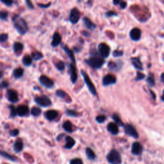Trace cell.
I'll list each match as a JSON object with an SVG mask.
<instances>
[{"label":"cell","instance_id":"obj_1","mask_svg":"<svg viewBox=\"0 0 164 164\" xmlns=\"http://www.w3.org/2000/svg\"><path fill=\"white\" fill-rule=\"evenodd\" d=\"M12 22L15 28L21 35H24L28 32V28L27 23L19 15H15L13 17Z\"/></svg>","mask_w":164,"mask_h":164},{"label":"cell","instance_id":"obj_2","mask_svg":"<svg viewBox=\"0 0 164 164\" xmlns=\"http://www.w3.org/2000/svg\"><path fill=\"white\" fill-rule=\"evenodd\" d=\"M85 62L91 68L94 69H99L105 64V60L99 55H93L87 60H85Z\"/></svg>","mask_w":164,"mask_h":164},{"label":"cell","instance_id":"obj_3","mask_svg":"<svg viewBox=\"0 0 164 164\" xmlns=\"http://www.w3.org/2000/svg\"><path fill=\"white\" fill-rule=\"evenodd\" d=\"M106 160L109 164H121L122 157L120 153L116 149H112L107 154Z\"/></svg>","mask_w":164,"mask_h":164},{"label":"cell","instance_id":"obj_4","mask_svg":"<svg viewBox=\"0 0 164 164\" xmlns=\"http://www.w3.org/2000/svg\"><path fill=\"white\" fill-rule=\"evenodd\" d=\"M81 74L82 75L83 80L85 81V83L87 85V87H88L90 92L93 95V96H97V91L96 88H95V86L93 84L92 82L91 81L89 76L88 75L87 73H86V72L83 70H81Z\"/></svg>","mask_w":164,"mask_h":164},{"label":"cell","instance_id":"obj_5","mask_svg":"<svg viewBox=\"0 0 164 164\" xmlns=\"http://www.w3.org/2000/svg\"><path fill=\"white\" fill-rule=\"evenodd\" d=\"M124 133L126 135L133 137L135 139H138L139 138V135L136 129L130 124H124Z\"/></svg>","mask_w":164,"mask_h":164},{"label":"cell","instance_id":"obj_6","mask_svg":"<svg viewBox=\"0 0 164 164\" xmlns=\"http://www.w3.org/2000/svg\"><path fill=\"white\" fill-rule=\"evenodd\" d=\"M35 102L41 107H48L52 105V102H51L49 98L45 96V95L36 98Z\"/></svg>","mask_w":164,"mask_h":164},{"label":"cell","instance_id":"obj_7","mask_svg":"<svg viewBox=\"0 0 164 164\" xmlns=\"http://www.w3.org/2000/svg\"><path fill=\"white\" fill-rule=\"evenodd\" d=\"M98 51L103 58H108L110 54V48L105 43H101L98 46Z\"/></svg>","mask_w":164,"mask_h":164},{"label":"cell","instance_id":"obj_8","mask_svg":"<svg viewBox=\"0 0 164 164\" xmlns=\"http://www.w3.org/2000/svg\"><path fill=\"white\" fill-rule=\"evenodd\" d=\"M39 82L41 85L46 89H51L54 87V82L53 80L44 75H42L39 77Z\"/></svg>","mask_w":164,"mask_h":164},{"label":"cell","instance_id":"obj_9","mask_svg":"<svg viewBox=\"0 0 164 164\" xmlns=\"http://www.w3.org/2000/svg\"><path fill=\"white\" fill-rule=\"evenodd\" d=\"M80 18H81V14L80 11L78 9V8H74L73 9H71L69 15V21L72 24H76L79 21Z\"/></svg>","mask_w":164,"mask_h":164},{"label":"cell","instance_id":"obj_10","mask_svg":"<svg viewBox=\"0 0 164 164\" xmlns=\"http://www.w3.org/2000/svg\"><path fill=\"white\" fill-rule=\"evenodd\" d=\"M143 146L140 142H135L132 145L131 153L133 155H135V156H140L143 152Z\"/></svg>","mask_w":164,"mask_h":164},{"label":"cell","instance_id":"obj_11","mask_svg":"<svg viewBox=\"0 0 164 164\" xmlns=\"http://www.w3.org/2000/svg\"><path fill=\"white\" fill-rule=\"evenodd\" d=\"M117 79L115 76L112 74H107L103 78L102 84L104 87H107V86L114 85L116 83Z\"/></svg>","mask_w":164,"mask_h":164},{"label":"cell","instance_id":"obj_12","mask_svg":"<svg viewBox=\"0 0 164 164\" xmlns=\"http://www.w3.org/2000/svg\"><path fill=\"white\" fill-rule=\"evenodd\" d=\"M6 96L8 101H11V103H15L19 101L18 92L13 89H10L7 91Z\"/></svg>","mask_w":164,"mask_h":164},{"label":"cell","instance_id":"obj_13","mask_svg":"<svg viewBox=\"0 0 164 164\" xmlns=\"http://www.w3.org/2000/svg\"><path fill=\"white\" fill-rule=\"evenodd\" d=\"M141 31L139 28H133L129 32V37L133 41H139L141 37Z\"/></svg>","mask_w":164,"mask_h":164},{"label":"cell","instance_id":"obj_14","mask_svg":"<svg viewBox=\"0 0 164 164\" xmlns=\"http://www.w3.org/2000/svg\"><path fill=\"white\" fill-rule=\"evenodd\" d=\"M65 144L64 145V148L65 149H71L74 148V146L76 145L75 140L70 136L65 137Z\"/></svg>","mask_w":164,"mask_h":164},{"label":"cell","instance_id":"obj_15","mask_svg":"<svg viewBox=\"0 0 164 164\" xmlns=\"http://www.w3.org/2000/svg\"><path fill=\"white\" fill-rule=\"evenodd\" d=\"M58 111L55 110H50L45 112L44 116L45 118L48 120L49 121H52L58 117Z\"/></svg>","mask_w":164,"mask_h":164},{"label":"cell","instance_id":"obj_16","mask_svg":"<svg viewBox=\"0 0 164 164\" xmlns=\"http://www.w3.org/2000/svg\"><path fill=\"white\" fill-rule=\"evenodd\" d=\"M16 112L17 115H18L20 117H24L28 115L29 112V108L26 105H20L17 108Z\"/></svg>","mask_w":164,"mask_h":164},{"label":"cell","instance_id":"obj_17","mask_svg":"<svg viewBox=\"0 0 164 164\" xmlns=\"http://www.w3.org/2000/svg\"><path fill=\"white\" fill-rule=\"evenodd\" d=\"M131 60H132V65L135 69H137L139 70V71L144 70L143 64L139 57H132L131 58Z\"/></svg>","mask_w":164,"mask_h":164},{"label":"cell","instance_id":"obj_18","mask_svg":"<svg viewBox=\"0 0 164 164\" xmlns=\"http://www.w3.org/2000/svg\"><path fill=\"white\" fill-rule=\"evenodd\" d=\"M107 130L113 135H117L119 133V127L114 123H110L107 125Z\"/></svg>","mask_w":164,"mask_h":164},{"label":"cell","instance_id":"obj_19","mask_svg":"<svg viewBox=\"0 0 164 164\" xmlns=\"http://www.w3.org/2000/svg\"><path fill=\"white\" fill-rule=\"evenodd\" d=\"M62 41V37L60 36V35L59 34L58 32H55L54 33V35L53 36V38H52V41H51V45L53 47H57L58 45L60 44V43H61Z\"/></svg>","mask_w":164,"mask_h":164},{"label":"cell","instance_id":"obj_20","mask_svg":"<svg viewBox=\"0 0 164 164\" xmlns=\"http://www.w3.org/2000/svg\"><path fill=\"white\" fill-rule=\"evenodd\" d=\"M69 74L71 77V81L73 84H74L78 79V74L76 73V67L72 64L69 65Z\"/></svg>","mask_w":164,"mask_h":164},{"label":"cell","instance_id":"obj_21","mask_svg":"<svg viewBox=\"0 0 164 164\" xmlns=\"http://www.w3.org/2000/svg\"><path fill=\"white\" fill-rule=\"evenodd\" d=\"M85 155L87 158L90 161H94L96 159L97 156L94 151L90 148H86L85 149Z\"/></svg>","mask_w":164,"mask_h":164},{"label":"cell","instance_id":"obj_22","mask_svg":"<svg viewBox=\"0 0 164 164\" xmlns=\"http://www.w3.org/2000/svg\"><path fill=\"white\" fill-rule=\"evenodd\" d=\"M14 149L16 153H20L23 149V142L21 139H19L17 140L14 144Z\"/></svg>","mask_w":164,"mask_h":164},{"label":"cell","instance_id":"obj_23","mask_svg":"<svg viewBox=\"0 0 164 164\" xmlns=\"http://www.w3.org/2000/svg\"><path fill=\"white\" fill-rule=\"evenodd\" d=\"M62 48L64 50L65 53L68 55V57H69V58L71 60V62L74 64H75V63H76V60H75V58H74V53H73V51L71 49H70L67 46H63Z\"/></svg>","mask_w":164,"mask_h":164},{"label":"cell","instance_id":"obj_24","mask_svg":"<svg viewBox=\"0 0 164 164\" xmlns=\"http://www.w3.org/2000/svg\"><path fill=\"white\" fill-rule=\"evenodd\" d=\"M83 24L85 25V27L87 28V29L90 30H94L95 28H96V26L95 25L89 18H84L83 19Z\"/></svg>","mask_w":164,"mask_h":164},{"label":"cell","instance_id":"obj_25","mask_svg":"<svg viewBox=\"0 0 164 164\" xmlns=\"http://www.w3.org/2000/svg\"><path fill=\"white\" fill-rule=\"evenodd\" d=\"M23 45L21 44V42H15L14 46H13V49L14 52L16 55H19L22 53V51L23 50Z\"/></svg>","mask_w":164,"mask_h":164},{"label":"cell","instance_id":"obj_26","mask_svg":"<svg viewBox=\"0 0 164 164\" xmlns=\"http://www.w3.org/2000/svg\"><path fill=\"white\" fill-rule=\"evenodd\" d=\"M62 128L64 130L67 132L71 133L73 132V124L72 123L69 121V120H66L65 121L62 125Z\"/></svg>","mask_w":164,"mask_h":164},{"label":"cell","instance_id":"obj_27","mask_svg":"<svg viewBox=\"0 0 164 164\" xmlns=\"http://www.w3.org/2000/svg\"><path fill=\"white\" fill-rule=\"evenodd\" d=\"M0 156H2V157L9 160L12 162H15L18 160V158H17L15 156H13V155H11L10 154H8V153H6L5 151H0Z\"/></svg>","mask_w":164,"mask_h":164},{"label":"cell","instance_id":"obj_28","mask_svg":"<svg viewBox=\"0 0 164 164\" xmlns=\"http://www.w3.org/2000/svg\"><path fill=\"white\" fill-rule=\"evenodd\" d=\"M146 82L150 86V87H154L155 85V78L153 74L152 73L149 74L148 78H147Z\"/></svg>","mask_w":164,"mask_h":164},{"label":"cell","instance_id":"obj_29","mask_svg":"<svg viewBox=\"0 0 164 164\" xmlns=\"http://www.w3.org/2000/svg\"><path fill=\"white\" fill-rule=\"evenodd\" d=\"M108 66L109 69H110L111 71H117L119 69V67L120 68L121 67V65H119V63L114 62H112V61H110L108 63Z\"/></svg>","mask_w":164,"mask_h":164},{"label":"cell","instance_id":"obj_30","mask_svg":"<svg viewBox=\"0 0 164 164\" xmlns=\"http://www.w3.org/2000/svg\"><path fill=\"white\" fill-rule=\"evenodd\" d=\"M112 119H113L114 120V123H116L117 126H121V127L124 126V124L123 122L122 121V120L120 119V118L119 117V116L117 114H113V116H112Z\"/></svg>","mask_w":164,"mask_h":164},{"label":"cell","instance_id":"obj_31","mask_svg":"<svg viewBox=\"0 0 164 164\" xmlns=\"http://www.w3.org/2000/svg\"><path fill=\"white\" fill-rule=\"evenodd\" d=\"M23 64L24 65L28 67L32 65V58L29 55H25L23 58Z\"/></svg>","mask_w":164,"mask_h":164},{"label":"cell","instance_id":"obj_32","mask_svg":"<svg viewBox=\"0 0 164 164\" xmlns=\"http://www.w3.org/2000/svg\"><path fill=\"white\" fill-rule=\"evenodd\" d=\"M42 113L41 109L39 107H33L31 110V114L34 117H38Z\"/></svg>","mask_w":164,"mask_h":164},{"label":"cell","instance_id":"obj_33","mask_svg":"<svg viewBox=\"0 0 164 164\" xmlns=\"http://www.w3.org/2000/svg\"><path fill=\"white\" fill-rule=\"evenodd\" d=\"M24 71L23 69L21 68H18L15 69L14 71V76L15 78H20L23 75Z\"/></svg>","mask_w":164,"mask_h":164},{"label":"cell","instance_id":"obj_34","mask_svg":"<svg viewBox=\"0 0 164 164\" xmlns=\"http://www.w3.org/2000/svg\"><path fill=\"white\" fill-rule=\"evenodd\" d=\"M43 58V55L42 53L39 52V51H35L32 53V58H33L36 61H38V60H40Z\"/></svg>","mask_w":164,"mask_h":164},{"label":"cell","instance_id":"obj_35","mask_svg":"<svg viewBox=\"0 0 164 164\" xmlns=\"http://www.w3.org/2000/svg\"><path fill=\"white\" fill-rule=\"evenodd\" d=\"M55 65L56 68L60 71H63L65 69V63L62 61H60V60H59V61L57 62V63H55Z\"/></svg>","mask_w":164,"mask_h":164},{"label":"cell","instance_id":"obj_36","mask_svg":"<svg viewBox=\"0 0 164 164\" xmlns=\"http://www.w3.org/2000/svg\"><path fill=\"white\" fill-rule=\"evenodd\" d=\"M56 95L58 98H62V99H65L66 97L68 96L67 94L65 91H64L63 90H60V89L57 90L56 91Z\"/></svg>","mask_w":164,"mask_h":164},{"label":"cell","instance_id":"obj_37","mask_svg":"<svg viewBox=\"0 0 164 164\" xmlns=\"http://www.w3.org/2000/svg\"><path fill=\"white\" fill-rule=\"evenodd\" d=\"M65 112H66V114L68 116H70V117H76L78 116V112H76V111H74L73 110H67Z\"/></svg>","mask_w":164,"mask_h":164},{"label":"cell","instance_id":"obj_38","mask_svg":"<svg viewBox=\"0 0 164 164\" xmlns=\"http://www.w3.org/2000/svg\"><path fill=\"white\" fill-rule=\"evenodd\" d=\"M107 120V117L105 116L104 115H101V116H98L96 117V120L98 123H103L105 122V120Z\"/></svg>","mask_w":164,"mask_h":164},{"label":"cell","instance_id":"obj_39","mask_svg":"<svg viewBox=\"0 0 164 164\" xmlns=\"http://www.w3.org/2000/svg\"><path fill=\"white\" fill-rule=\"evenodd\" d=\"M69 164H84V163L82 159L79 158H75L70 160Z\"/></svg>","mask_w":164,"mask_h":164},{"label":"cell","instance_id":"obj_40","mask_svg":"<svg viewBox=\"0 0 164 164\" xmlns=\"http://www.w3.org/2000/svg\"><path fill=\"white\" fill-rule=\"evenodd\" d=\"M145 77V74L141 73V72H137V76L135 78L136 81H141L144 79V78Z\"/></svg>","mask_w":164,"mask_h":164},{"label":"cell","instance_id":"obj_41","mask_svg":"<svg viewBox=\"0 0 164 164\" xmlns=\"http://www.w3.org/2000/svg\"><path fill=\"white\" fill-rule=\"evenodd\" d=\"M8 13L6 11H0V19L2 20H6L8 18Z\"/></svg>","mask_w":164,"mask_h":164},{"label":"cell","instance_id":"obj_42","mask_svg":"<svg viewBox=\"0 0 164 164\" xmlns=\"http://www.w3.org/2000/svg\"><path fill=\"white\" fill-rule=\"evenodd\" d=\"M124 54L123 51H119V50H115L113 52V56L114 57H119L123 56Z\"/></svg>","mask_w":164,"mask_h":164},{"label":"cell","instance_id":"obj_43","mask_svg":"<svg viewBox=\"0 0 164 164\" xmlns=\"http://www.w3.org/2000/svg\"><path fill=\"white\" fill-rule=\"evenodd\" d=\"M10 110H11V117H15V116L17 115V112H16V109L15 108V107L12 105L9 106Z\"/></svg>","mask_w":164,"mask_h":164},{"label":"cell","instance_id":"obj_44","mask_svg":"<svg viewBox=\"0 0 164 164\" xmlns=\"http://www.w3.org/2000/svg\"><path fill=\"white\" fill-rule=\"evenodd\" d=\"M8 36L6 33H3L0 35V42H5L7 40Z\"/></svg>","mask_w":164,"mask_h":164},{"label":"cell","instance_id":"obj_45","mask_svg":"<svg viewBox=\"0 0 164 164\" xmlns=\"http://www.w3.org/2000/svg\"><path fill=\"white\" fill-rule=\"evenodd\" d=\"M19 133V131L18 130V129H13V130L11 131L10 132V135L12 137H16V136H18Z\"/></svg>","mask_w":164,"mask_h":164},{"label":"cell","instance_id":"obj_46","mask_svg":"<svg viewBox=\"0 0 164 164\" xmlns=\"http://www.w3.org/2000/svg\"><path fill=\"white\" fill-rule=\"evenodd\" d=\"M117 14L114 11H108L106 13V16L107 18H110V17H112V16H117Z\"/></svg>","mask_w":164,"mask_h":164},{"label":"cell","instance_id":"obj_47","mask_svg":"<svg viewBox=\"0 0 164 164\" xmlns=\"http://www.w3.org/2000/svg\"><path fill=\"white\" fill-rule=\"evenodd\" d=\"M119 5L120 6V7L122 8V9H125V8L127 7V3L125 2H123V1H120Z\"/></svg>","mask_w":164,"mask_h":164},{"label":"cell","instance_id":"obj_48","mask_svg":"<svg viewBox=\"0 0 164 164\" xmlns=\"http://www.w3.org/2000/svg\"><path fill=\"white\" fill-rule=\"evenodd\" d=\"M1 2H2L3 3H4L5 5H6V6H11L12 4L13 3V2H12V1H8V0H7V1H4V0L3 1V0H2V1H1Z\"/></svg>","mask_w":164,"mask_h":164},{"label":"cell","instance_id":"obj_49","mask_svg":"<svg viewBox=\"0 0 164 164\" xmlns=\"http://www.w3.org/2000/svg\"><path fill=\"white\" fill-rule=\"evenodd\" d=\"M26 3H27L28 7L30 8V9H33V8H34L33 5L30 1H26Z\"/></svg>","mask_w":164,"mask_h":164},{"label":"cell","instance_id":"obj_50","mask_svg":"<svg viewBox=\"0 0 164 164\" xmlns=\"http://www.w3.org/2000/svg\"><path fill=\"white\" fill-rule=\"evenodd\" d=\"M51 5V3H49L48 4H46V5H43V4H38V6L39 7H41V8H48Z\"/></svg>","mask_w":164,"mask_h":164},{"label":"cell","instance_id":"obj_51","mask_svg":"<svg viewBox=\"0 0 164 164\" xmlns=\"http://www.w3.org/2000/svg\"><path fill=\"white\" fill-rule=\"evenodd\" d=\"M149 91L150 92V94H151L153 99V100H154V101L156 100V98H157V97H156V95H155V94H154V92H153L151 90H150V89H149Z\"/></svg>","mask_w":164,"mask_h":164},{"label":"cell","instance_id":"obj_52","mask_svg":"<svg viewBox=\"0 0 164 164\" xmlns=\"http://www.w3.org/2000/svg\"><path fill=\"white\" fill-rule=\"evenodd\" d=\"M1 86L3 88H6L8 86V83L6 82H3V83L1 85Z\"/></svg>","mask_w":164,"mask_h":164},{"label":"cell","instance_id":"obj_53","mask_svg":"<svg viewBox=\"0 0 164 164\" xmlns=\"http://www.w3.org/2000/svg\"><path fill=\"white\" fill-rule=\"evenodd\" d=\"M64 135V134H60V135H59L57 137V140L58 141H60V139H62V137H63Z\"/></svg>","mask_w":164,"mask_h":164},{"label":"cell","instance_id":"obj_54","mask_svg":"<svg viewBox=\"0 0 164 164\" xmlns=\"http://www.w3.org/2000/svg\"><path fill=\"white\" fill-rule=\"evenodd\" d=\"M120 1H119V0H114V1L113 2V3L115 5H118Z\"/></svg>","mask_w":164,"mask_h":164},{"label":"cell","instance_id":"obj_55","mask_svg":"<svg viewBox=\"0 0 164 164\" xmlns=\"http://www.w3.org/2000/svg\"><path fill=\"white\" fill-rule=\"evenodd\" d=\"M163 75H164L163 73H162V74H161V80H162V83H164V80H163Z\"/></svg>","mask_w":164,"mask_h":164},{"label":"cell","instance_id":"obj_56","mask_svg":"<svg viewBox=\"0 0 164 164\" xmlns=\"http://www.w3.org/2000/svg\"><path fill=\"white\" fill-rule=\"evenodd\" d=\"M2 73L1 72H0V79L2 78Z\"/></svg>","mask_w":164,"mask_h":164}]
</instances>
